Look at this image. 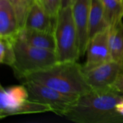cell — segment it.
Returning <instances> with one entry per match:
<instances>
[{
  "label": "cell",
  "instance_id": "1",
  "mask_svg": "<svg viewBox=\"0 0 123 123\" xmlns=\"http://www.w3.org/2000/svg\"><path fill=\"white\" fill-rule=\"evenodd\" d=\"M123 98V94L115 90L92 91L79 97L64 117L79 123H122L116 105Z\"/></svg>",
  "mask_w": 123,
  "mask_h": 123
},
{
  "label": "cell",
  "instance_id": "2",
  "mask_svg": "<svg viewBox=\"0 0 123 123\" xmlns=\"http://www.w3.org/2000/svg\"><path fill=\"white\" fill-rule=\"evenodd\" d=\"M41 84L65 94L79 97L92 91L81 65L77 61L58 62L44 70L31 74L20 81Z\"/></svg>",
  "mask_w": 123,
  "mask_h": 123
},
{
  "label": "cell",
  "instance_id": "3",
  "mask_svg": "<svg viewBox=\"0 0 123 123\" xmlns=\"http://www.w3.org/2000/svg\"><path fill=\"white\" fill-rule=\"evenodd\" d=\"M12 42L15 63L12 68L19 81L27 75L48 68L58 62L55 51L34 47L17 37Z\"/></svg>",
  "mask_w": 123,
  "mask_h": 123
},
{
  "label": "cell",
  "instance_id": "4",
  "mask_svg": "<svg viewBox=\"0 0 123 123\" xmlns=\"http://www.w3.org/2000/svg\"><path fill=\"white\" fill-rule=\"evenodd\" d=\"M54 34L58 62L77 61L80 54L72 6L63 7L59 11Z\"/></svg>",
  "mask_w": 123,
  "mask_h": 123
},
{
  "label": "cell",
  "instance_id": "5",
  "mask_svg": "<svg viewBox=\"0 0 123 123\" xmlns=\"http://www.w3.org/2000/svg\"><path fill=\"white\" fill-rule=\"evenodd\" d=\"M22 84L27 89L30 99L48 106L52 112L60 116L64 117L79 98L33 81H26Z\"/></svg>",
  "mask_w": 123,
  "mask_h": 123
},
{
  "label": "cell",
  "instance_id": "6",
  "mask_svg": "<svg viewBox=\"0 0 123 123\" xmlns=\"http://www.w3.org/2000/svg\"><path fill=\"white\" fill-rule=\"evenodd\" d=\"M123 69V63L110 60L107 62L84 71L86 79L95 92L115 90L114 86Z\"/></svg>",
  "mask_w": 123,
  "mask_h": 123
},
{
  "label": "cell",
  "instance_id": "7",
  "mask_svg": "<svg viewBox=\"0 0 123 123\" xmlns=\"http://www.w3.org/2000/svg\"><path fill=\"white\" fill-rule=\"evenodd\" d=\"M112 60L109 46V27L101 31L89 40L86 49V61L84 71Z\"/></svg>",
  "mask_w": 123,
  "mask_h": 123
},
{
  "label": "cell",
  "instance_id": "8",
  "mask_svg": "<svg viewBox=\"0 0 123 123\" xmlns=\"http://www.w3.org/2000/svg\"><path fill=\"white\" fill-rule=\"evenodd\" d=\"M28 99L29 94L23 84L7 87L1 86L0 118L17 115L19 108Z\"/></svg>",
  "mask_w": 123,
  "mask_h": 123
},
{
  "label": "cell",
  "instance_id": "9",
  "mask_svg": "<svg viewBox=\"0 0 123 123\" xmlns=\"http://www.w3.org/2000/svg\"><path fill=\"white\" fill-rule=\"evenodd\" d=\"M90 0H75L72 5V14L78 35L80 57L86 53L89 40V11Z\"/></svg>",
  "mask_w": 123,
  "mask_h": 123
},
{
  "label": "cell",
  "instance_id": "10",
  "mask_svg": "<svg viewBox=\"0 0 123 123\" xmlns=\"http://www.w3.org/2000/svg\"><path fill=\"white\" fill-rule=\"evenodd\" d=\"M56 19L49 15L40 1L37 0L28 12L23 28L54 32Z\"/></svg>",
  "mask_w": 123,
  "mask_h": 123
},
{
  "label": "cell",
  "instance_id": "11",
  "mask_svg": "<svg viewBox=\"0 0 123 123\" xmlns=\"http://www.w3.org/2000/svg\"><path fill=\"white\" fill-rule=\"evenodd\" d=\"M21 30L15 11L9 0H0V37L14 40Z\"/></svg>",
  "mask_w": 123,
  "mask_h": 123
},
{
  "label": "cell",
  "instance_id": "12",
  "mask_svg": "<svg viewBox=\"0 0 123 123\" xmlns=\"http://www.w3.org/2000/svg\"><path fill=\"white\" fill-rule=\"evenodd\" d=\"M17 37L34 47L56 51L54 32L22 28Z\"/></svg>",
  "mask_w": 123,
  "mask_h": 123
},
{
  "label": "cell",
  "instance_id": "13",
  "mask_svg": "<svg viewBox=\"0 0 123 123\" xmlns=\"http://www.w3.org/2000/svg\"><path fill=\"white\" fill-rule=\"evenodd\" d=\"M108 28L102 0H90L89 11V39L97 33Z\"/></svg>",
  "mask_w": 123,
  "mask_h": 123
},
{
  "label": "cell",
  "instance_id": "14",
  "mask_svg": "<svg viewBox=\"0 0 123 123\" xmlns=\"http://www.w3.org/2000/svg\"><path fill=\"white\" fill-rule=\"evenodd\" d=\"M109 46L112 60L123 64V22L109 28Z\"/></svg>",
  "mask_w": 123,
  "mask_h": 123
},
{
  "label": "cell",
  "instance_id": "15",
  "mask_svg": "<svg viewBox=\"0 0 123 123\" xmlns=\"http://www.w3.org/2000/svg\"><path fill=\"white\" fill-rule=\"evenodd\" d=\"M102 1L108 27H114L123 22V3L118 1L117 0Z\"/></svg>",
  "mask_w": 123,
  "mask_h": 123
},
{
  "label": "cell",
  "instance_id": "16",
  "mask_svg": "<svg viewBox=\"0 0 123 123\" xmlns=\"http://www.w3.org/2000/svg\"><path fill=\"white\" fill-rule=\"evenodd\" d=\"M0 62L11 68L14 64L15 52L12 40L0 37Z\"/></svg>",
  "mask_w": 123,
  "mask_h": 123
},
{
  "label": "cell",
  "instance_id": "17",
  "mask_svg": "<svg viewBox=\"0 0 123 123\" xmlns=\"http://www.w3.org/2000/svg\"><path fill=\"white\" fill-rule=\"evenodd\" d=\"M13 6L20 28H23L28 12L37 0H9Z\"/></svg>",
  "mask_w": 123,
  "mask_h": 123
},
{
  "label": "cell",
  "instance_id": "18",
  "mask_svg": "<svg viewBox=\"0 0 123 123\" xmlns=\"http://www.w3.org/2000/svg\"><path fill=\"white\" fill-rule=\"evenodd\" d=\"M47 13L53 18H57L61 9L62 0H39Z\"/></svg>",
  "mask_w": 123,
  "mask_h": 123
},
{
  "label": "cell",
  "instance_id": "19",
  "mask_svg": "<svg viewBox=\"0 0 123 123\" xmlns=\"http://www.w3.org/2000/svg\"><path fill=\"white\" fill-rule=\"evenodd\" d=\"M114 89L121 94H123V73L120 74L117 81L114 86Z\"/></svg>",
  "mask_w": 123,
  "mask_h": 123
},
{
  "label": "cell",
  "instance_id": "20",
  "mask_svg": "<svg viewBox=\"0 0 123 123\" xmlns=\"http://www.w3.org/2000/svg\"><path fill=\"white\" fill-rule=\"evenodd\" d=\"M116 111L117 114L123 118V98L116 105Z\"/></svg>",
  "mask_w": 123,
  "mask_h": 123
},
{
  "label": "cell",
  "instance_id": "21",
  "mask_svg": "<svg viewBox=\"0 0 123 123\" xmlns=\"http://www.w3.org/2000/svg\"><path fill=\"white\" fill-rule=\"evenodd\" d=\"M75 0H62L61 8L67 7V6H72Z\"/></svg>",
  "mask_w": 123,
  "mask_h": 123
},
{
  "label": "cell",
  "instance_id": "22",
  "mask_svg": "<svg viewBox=\"0 0 123 123\" xmlns=\"http://www.w3.org/2000/svg\"><path fill=\"white\" fill-rule=\"evenodd\" d=\"M118 1H120V2H122V3H123V0H117Z\"/></svg>",
  "mask_w": 123,
  "mask_h": 123
},
{
  "label": "cell",
  "instance_id": "23",
  "mask_svg": "<svg viewBox=\"0 0 123 123\" xmlns=\"http://www.w3.org/2000/svg\"><path fill=\"white\" fill-rule=\"evenodd\" d=\"M121 73H123V69H122V72Z\"/></svg>",
  "mask_w": 123,
  "mask_h": 123
}]
</instances>
